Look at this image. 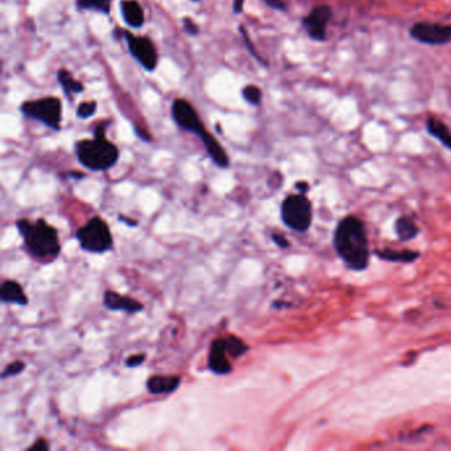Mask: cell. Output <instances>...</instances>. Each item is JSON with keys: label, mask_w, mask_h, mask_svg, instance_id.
Wrapping results in <instances>:
<instances>
[{"label": "cell", "mask_w": 451, "mask_h": 451, "mask_svg": "<svg viewBox=\"0 0 451 451\" xmlns=\"http://www.w3.org/2000/svg\"><path fill=\"white\" fill-rule=\"evenodd\" d=\"M334 246L339 257L354 272H361L370 263V242L364 223L356 216H347L334 233Z\"/></svg>", "instance_id": "6da1fadb"}, {"label": "cell", "mask_w": 451, "mask_h": 451, "mask_svg": "<svg viewBox=\"0 0 451 451\" xmlns=\"http://www.w3.org/2000/svg\"><path fill=\"white\" fill-rule=\"evenodd\" d=\"M171 117L179 129L188 131L191 134H194L196 137H199V139L204 145V148L207 150L210 159L217 167H220V168L229 167V158H228V154H226L224 147L220 145L219 141L207 131L199 114L188 101H186L183 98L174 99V102L171 105Z\"/></svg>", "instance_id": "7a4b0ae2"}, {"label": "cell", "mask_w": 451, "mask_h": 451, "mask_svg": "<svg viewBox=\"0 0 451 451\" xmlns=\"http://www.w3.org/2000/svg\"><path fill=\"white\" fill-rule=\"evenodd\" d=\"M106 123H99L94 130V138L81 139L74 145L77 161L85 168L101 172L113 168L119 159V148L106 138Z\"/></svg>", "instance_id": "3957f363"}, {"label": "cell", "mask_w": 451, "mask_h": 451, "mask_svg": "<svg viewBox=\"0 0 451 451\" xmlns=\"http://www.w3.org/2000/svg\"><path fill=\"white\" fill-rule=\"evenodd\" d=\"M17 229L24 240L28 252L41 262H50L60 254V241L56 228L49 226L44 219L28 221L21 219L17 223Z\"/></svg>", "instance_id": "277c9868"}, {"label": "cell", "mask_w": 451, "mask_h": 451, "mask_svg": "<svg viewBox=\"0 0 451 451\" xmlns=\"http://www.w3.org/2000/svg\"><path fill=\"white\" fill-rule=\"evenodd\" d=\"M20 113L37 121L53 131L61 130L63 105L57 97H43L26 101L20 105Z\"/></svg>", "instance_id": "5b68a950"}, {"label": "cell", "mask_w": 451, "mask_h": 451, "mask_svg": "<svg viewBox=\"0 0 451 451\" xmlns=\"http://www.w3.org/2000/svg\"><path fill=\"white\" fill-rule=\"evenodd\" d=\"M81 249L89 253H105L113 248V236L109 226L99 217L90 219L76 232Z\"/></svg>", "instance_id": "8992f818"}, {"label": "cell", "mask_w": 451, "mask_h": 451, "mask_svg": "<svg viewBox=\"0 0 451 451\" xmlns=\"http://www.w3.org/2000/svg\"><path fill=\"white\" fill-rule=\"evenodd\" d=\"M283 224L295 232L303 233L312 223V206L305 194H289L281 206Z\"/></svg>", "instance_id": "52a82bcc"}, {"label": "cell", "mask_w": 451, "mask_h": 451, "mask_svg": "<svg viewBox=\"0 0 451 451\" xmlns=\"http://www.w3.org/2000/svg\"><path fill=\"white\" fill-rule=\"evenodd\" d=\"M119 32L126 40L130 54L134 57V60H137L147 72H154L159 63V54L152 40L146 36H135L123 30H119Z\"/></svg>", "instance_id": "ba28073f"}, {"label": "cell", "mask_w": 451, "mask_h": 451, "mask_svg": "<svg viewBox=\"0 0 451 451\" xmlns=\"http://www.w3.org/2000/svg\"><path fill=\"white\" fill-rule=\"evenodd\" d=\"M412 39L426 46H445L451 43V26L421 21L412 26Z\"/></svg>", "instance_id": "9c48e42d"}, {"label": "cell", "mask_w": 451, "mask_h": 451, "mask_svg": "<svg viewBox=\"0 0 451 451\" xmlns=\"http://www.w3.org/2000/svg\"><path fill=\"white\" fill-rule=\"evenodd\" d=\"M331 19V7L327 4H319L314 7L310 14L302 19V27L311 40L322 43L327 39V26Z\"/></svg>", "instance_id": "30bf717a"}, {"label": "cell", "mask_w": 451, "mask_h": 451, "mask_svg": "<svg viewBox=\"0 0 451 451\" xmlns=\"http://www.w3.org/2000/svg\"><path fill=\"white\" fill-rule=\"evenodd\" d=\"M229 350L226 338L214 339L210 344L208 367L210 371L219 376H226L232 372V364L229 361Z\"/></svg>", "instance_id": "8fae6325"}, {"label": "cell", "mask_w": 451, "mask_h": 451, "mask_svg": "<svg viewBox=\"0 0 451 451\" xmlns=\"http://www.w3.org/2000/svg\"><path fill=\"white\" fill-rule=\"evenodd\" d=\"M103 305L112 311H125L129 314H135L143 310V305L130 297L121 295L115 291H105Z\"/></svg>", "instance_id": "7c38bea8"}, {"label": "cell", "mask_w": 451, "mask_h": 451, "mask_svg": "<svg viewBox=\"0 0 451 451\" xmlns=\"http://www.w3.org/2000/svg\"><path fill=\"white\" fill-rule=\"evenodd\" d=\"M121 15L131 28H142L145 26V11L138 0H121Z\"/></svg>", "instance_id": "4fadbf2b"}, {"label": "cell", "mask_w": 451, "mask_h": 451, "mask_svg": "<svg viewBox=\"0 0 451 451\" xmlns=\"http://www.w3.org/2000/svg\"><path fill=\"white\" fill-rule=\"evenodd\" d=\"M0 298L3 303H11L19 306H27L28 298L23 288L17 283V281H4L0 290Z\"/></svg>", "instance_id": "5bb4252c"}, {"label": "cell", "mask_w": 451, "mask_h": 451, "mask_svg": "<svg viewBox=\"0 0 451 451\" xmlns=\"http://www.w3.org/2000/svg\"><path fill=\"white\" fill-rule=\"evenodd\" d=\"M180 385L179 376H152L147 380V390L151 394H168L177 390Z\"/></svg>", "instance_id": "9a60e30c"}, {"label": "cell", "mask_w": 451, "mask_h": 451, "mask_svg": "<svg viewBox=\"0 0 451 451\" xmlns=\"http://www.w3.org/2000/svg\"><path fill=\"white\" fill-rule=\"evenodd\" d=\"M57 81H59L61 89L64 92L65 98L69 99V101H70V98H72L73 94H81L85 90L83 83L79 80H76L73 77V74L68 69H65V68L59 69V72H57Z\"/></svg>", "instance_id": "2e32d148"}, {"label": "cell", "mask_w": 451, "mask_h": 451, "mask_svg": "<svg viewBox=\"0 0 451 451\" xmlns=\"http://www.w3.org/2000/svg\"><path fill=\"white\" fill-rule=\"evenodd\" d=\"M426 131L433 138L438 139L442 145L451 150V130L445 122L435 117H430L426 119Z\"/></svg>", "instance_id": "e0dca14e"}, {"label": "cell", "mask_w": 451, "mask_h": 451, "mask_svg": "<svg viewBox=\"0 0 451 451\" xmlns=\"http://www.w3.org/2000/svg\"><path fill=\"white\" fill-rule=\"evenodd\" d=\"M419 226L416 223L408 217V216H401L396 221V234L401 241H409L413 240L419 234Z\"/></svg>", "instance_id": "ac0fdd59"}, {"label": "cell", "mask_w": 451, "mask_h": 451, "mask_svg": "<svg viewBox=\"0 0 451 451\" xmlns=\"http://www.w3.org/2000/svg\"><path fill=\"white\" fill-rule=\"evenodd\" d=\"M79 11H94L109 17L112 12V0H76Z\"/></svg>", "instance_id": "d6986e66"}, {"label": "cell", "mask_w": 451, "mask_h": 451, "mask_svg": "<svg viewBox=\"0 0 451 451\" xmlns=\"http://www.w3.org/2000/svg\"><path fill=\"white\" fill-rule=\"evenodd\" d=\"M377 256L390 262H413L419 257V252L412 250H393V249H383L377 250Z\"/></svg>", "instance_id": "ffe728a7"}, {"label": "cell", "mask_w": 451, "mask_h": 451, "mask_svg": "<svg viewBox=\"0 0 451 451\" xmlns=\"http://www.w3.org/2000/svg\"><path fill=\"white\" fill-rule=\"evenodd\" d=\"M241 96L250 106H259L262 103V90L257 85H246L241 90Z\"/></svg>", "instance_id": "44dd1931"}, {"label": "cell", "mask_w": 451, "mask_h": 451, "mask_svg": "<svg viewBox=\"0 0 451 451\" xmlns=\"http://www.w3.org/2000/svg\"><path fill=\"white\" fill-rule=\"evenodd\" d=\"M226 341H228V350H229L230 357L237 359L242 354H246L249 350V347L242 341L241 339L236 338V337H228Z\"/></svg>", "instance_id": "7402d4cb"}, {"label": "cell", "mask_w": 451, "mask_h": 451, "mask_svg": "<svg viewBox=\"0 0 451 451\" xmlns=\"http://www.w3.org/2000/svg\"><path fill=\"white\" fill-rule=\"evenodd\" d=\"M239 31H240V34H241V39L242 41H243V46H245V48L248 49V52L257 60L258 63L261 65H263V66H268V61L266 60H263L261 56H259V53L257 52V49L254 48V46H253V43L250 41V39H249V34H248V31H246V28L243 27V26H240L239 27Z\"/></svg>", "instance_id": "603a6c76"}, {"label": "cell", "mask_w": 451, "mask_h": 451, "mask_svg": "<svg viewBox=\"0 0 451 451\" xmlns=\"http://www.w3.org/2000/svg\"><path fill=\"white\" fill-rule=\"evenodd\" d=\"M96 112H97V102L96 101H89V102L85 101L79 105L76 114L81 119H88V118H92Z\"/></svg>", "instance_id": "cb8c5ba5"}, {"label": "cell", "mask_w": 451, "mask_h": 451, "mask_svg": "<svg viewBox=\"0 0 451 451\" xmlns=\"http://www.w3.org/2000/svg\"><path fill=\"white\" fill-rule=\"evenodd\" d=\"M24 368H26V364L23 361L17 360V361H14V363H11V364H8L6 367V370L1 373V377L3 379L14 377V376H17L19 373H21V371H24Z\"/></svg>", "instance_id": "d4e9b609"}, {"label": "cell", "mask_w": 451, "mask_h": 451, "mask_svg": "<svg viewBox=\"0 0 451 451\" xmlns=\"http://www.w3.org/2000/svg\"><path fill=\"white\" fill-rule=\"evenodd\" d=\"M181 24H183V31L190 36H197L200 33L199 26L190 17H183Z\"/></svg>", "instance_id": "484cf974"}, {"label": "cell", "mask_w": 451, "mask_h": 451, "mask_svg": "<svg viewBox=\"0 0 451 451\" xmlns=\"http://www.w3.org/2000/svg\"><path fill=\"white\" fill-rule=\"evenodd\" d=\"M261 1L275 11H286L288 10L286 3L283 0H261Z\"/></svg>", "instance_id": "4316f807"}, {"label": "cell", "mask_w": 451, "mask_h": 451, "mask_svg": "<svg viewBox=\"0 0 451 451\" xmlns=\"http://www.w3.org/2000/svg\"><path fill=\"white\" fill-rule=\"evenodd\" d=\"M145 360L146 354H132L126 360V365L129 368H135V367H139Z\"/></svg>", "instance_id": "83f0119b"}, {"label": "cell", "mask_w": 451, "mask_h": 451, "mask_svg": "<svg viewBox=\"0 0 451 451\" xmlns=\"http://www.w3.org/2000/svg\"><path fill=\"white\" fill-rule=\"evenodd\" d=\"M243 3H245V0H233V12L236 14V15H240L242 12V10H243Z\"/></svg>", "instance_id": "f1b7e54d"}, {"label": "cell", "mask_w": 451, "mask_h": 451, "mask_svg": "<svg viewBox=\"0 0 451 451\" xmlns=\"http://www.w3.org/2000/svg\"><path fill=\"white\" fill-rule=\"evenodd\" d=\"M37 449H41V450H48L49 446L47 445V442L44 439H39L34 445H32L30 448V450H37Z\"/></svg>", "instance_id": "f546056e"}, {"label": "cell", "mask_w": 451, "mask_h": 451, "mask_svg": "<svg viewBox=\"0 0 451 451\" xmlns=\"http://www.w3.org/2000/svg\"><path fill=\"white\" fill-rule=\"evenodd\" d=\"M273 240H274L275 243H278L281 248H288V246H289V242L286 241V239H285L283 236L273 234Z\"/></svg>", "instance_id": "4dcf8cb0"}, {"label": "cell", "mask_w": 451, "mask_h": 451, "mask_svg": "<svg viewBox=\"0 0 451 451\" xmlns=\"http://www.w3.org/2000/svg\"><path fill=\"white\" fill-rule=\"evenodd\" d=\"M191 1H194V3H197V1H199V0H191Z\"/></svg>", "instance_id": "1f68e13d"}]
</instances>
